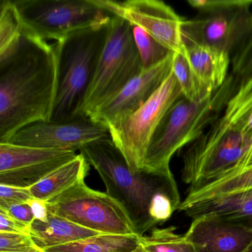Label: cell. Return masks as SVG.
Returning a JSON list of instances; mask_svg holds the SVG:
<instances>
[{"instance_id":"5bb4252c","label":"cell","mask_w":252,"mask_h":252,"mask_svg":"<svg viewBox=\"0 0 252 252\" xmlns=\"http://www.w3.org/2000/svg\"><path fill=\"white\" fill-rule=\"evenodd\" d=\"M194 252H252V226L212 217L192 219L185 233Z\"/></svg>"},{"instance_id":"83f0119b","label":"cell","mask_w":252,"mask_h":252,"mask_svg":"<svg viewBox=\"0 0 252 252\" xmlns=\"http://www.w3.org/2000/svg\"><path fill=\"white\" fill-rule=\"evenodd\" d=\"M231 73L238 84L237 91H252V36L231 57Z\"/></svg>"},{"instance_id":"ffe728a7","label":"cell","mask_w":252,"mask_h":252,"mask_svg":"<svg viewBox=\"0 0 252 252\" xmlns=\"http://www.w3.org/2000/svg\"><path fill=\"white\" fill-rule=\"evenodd\" d=\"M77 154L70 150H51L0 143V172L27 167Z\"/></svg>"},{"instance_id":"e0dca14e","label":"cell","mask_w":252,"mask_h":252,"mask_svg":"<svg viewBox=\"0 0 252 252\" xmlns=\"http://www.w3.org/2000/svg\"><path fill=\"white\" fill-rule=\"evenodd\" d=\"M252 189V160L224 176L206 183L197 188L187 190L178 211L200 202L225 197Z\"/></svg>"},{"instance_id":"4fadbf2b","label":"cell","mask_w":252,"mask_h":252,"mask_svg":"<svg viewBox=\"0 0 252 252\" xmlns=\"http://www.w3.org/2000/svg\"><path fill=\"white\" fill-rule=\"evenodd\" d=\"M174 54L160 64L143 70L118 94L98 106L90 118L108 126L132 114L161 86L172 70Z\"/></svg>"},{"instance_id":"1f68e13d","label":"cell","mask_w":252,"mask_h":252,"mask_svg":"<svg viewBox=\"0 0 252 252\" xmlns=\"http://www.w3.org/2000/svg\"><path fill=\"white\" fill-rule=\"evenodd\" d=\"M0 210L3 211L12 218L29 225H32L35 220L33 212L28 203H17L0 206Z\"/></svg>"},{"instance_id":"ba28073f","label":"cell","mask_w":252,"mask_h":252,"mask_svg":"<svg viewBox=\"0 0 252 252\" xmlns=\"http://www.w3.org/2000/svg\"><path fill=\"white\" fill-rule=\"evenodd\" d=\"M142 70L132 26L114 16L96 73L84 103L82 116L90 117L98 106L114 96Z\"/></svg>"},{"instance_id":"30bf717a","label":"cell","mask_w":252,"mask_h":252,"mask_svg":"<svg viewBox=\"0 0 252 252\" xmlns=\"http://www.w3.org/2000/svg\"><path fill=\"white\" fill-rule=\"evenodd\" d=\"M51 213L101 234L138 235L123 206L85 180L46 202Z\"/></svg>"},{"instance_id":"7c38bea8","label":"cell","mask_w":252,"mask_h":252,"mask_svg":"<svg viewBox=\"0 0 252 252\" xmlns=\"http://www.w3.org/2000/svg\"><path fill=\"white\" fill-rule=\"evenodd\" d=\"M109 137L110 131L106 125L88 116H80L64 122H34L17 131L7 142L76 152L89 143Z\"/></svg>"},{"instance_id":"f1b7e54d","label":"cell","mask_w":252,"mask_h":252,"mask_svg":"<svg viewBox=\"0 0 252 252\" xmlns=\"http://www.w3.org/2000/svg\"><path fill=\"white\" fill-rule=\"evenodd\" d=\"M42 251L28 234L0 233V252H34Z\"/></svg>"},{"instance_id":"cb8c5ba5","label":"cell","mask_w":252,"mask_h":252,"mask_svg":"<svg viewBox=\"0 0 252 252\" xmlns=\"http://www.w3.org/2000/svg\"><path fill=\"white\" fill-rule=\"evenodd\" d=\"M23 34V28L13 1L0 3V56L15 48Z\"/></svg>"},{"instance_id":"836d02e7","label":"cell","mask_w":252,"mask_h":252,"mask_svg":"<svg viewBox=\"0 0 252 252\" xmlns=\"http://www.w3.org/2000/svg\"><path fill=\"white\" fill-rule=\"evenodd\" d=\"M145 252V251L143 249V248L141 247V245H140L138 249H135V250H134L133 252Z\"/></svg>"},{"instance_id":"3957f363","label":"cell","mask_w":252,"mask_h":252,"mask_svg":"<svg viewBox=\"0 0 252 252\" xmlns=\"http://www.w3.org/2000/svg\"><path fill=\"white\" fill-rule=\"evenodd\" d=\"M111 20L76 31L54 44L57 91L51 122H64L82 116L85 98L108 38Z\"/></svg>"},{"instance_id":"44dd1931","label":"cell","mask_w":252,"mask_h":252,"mask_svg":"<svg viewBox=\"0 0 252 252\" xmlns=\"http://www.w3.org/2000/svg\"><path fill=\"white\" fill-rule=\"evenodd\" d=\"M138 235L99 234L42 250L43 252H132L140 246Z\"/></svg>"},{"instance_id":"d4e9b609","label":"cell","mask_w":252,"mask_h":252,"mask_svg":"<svg viewBox=\"0 0 252 252\" xmlns=\"http://www.w3.org/2000/svg\"><path fill=\"white\" fill-rule=\"evenodd\" d=\"M222 119L252 135V91H236L221 115Z\"/></svg>"},{"instance_id":"52a82bcc","label":"cell","mask_w":252,"mask_h":252,"mask_svg":"<svg viewBox=\"0 0 252 252\" xmlns=\"http://www.w3.org/2000/svg\"><path fill=\"white\" fill-rule=\"evenodd\" d=\"M28 34L59 41L76 31L111 20L114 16L95 0L13 1Z\"/></svg>"},{"instance_id":"f546056e","label":"cell","mask_w":252,"mask_h":252,"mask_svg":"<svg viewBox=\"0 0 252 252\" xmlns=\"http://www.w3.org/2000/svg\"><path fill=\"white\" fill-rule=\"evenodd\" d=\"M30 189L19 188L0 184V206L27 203L33 198Z\"/></svg>"},{"instance_id":"e575fe53","label":"cell","mask_w":252,"mask_h":252,"mask_svg":"<svg viewBox=\"0 0 252 252\" xmlns=\"http://www.w3.org/2000/svg\"><path fill=\"white\" fill-rule=\"evenodd\" d=\"M43 252L42 251H39V252Z\"/></svg>"},{"instance_id":"9c48e42d","label":"cell","mask_w":252,"mask_h":252,"mask_svg":"<svg viewBox=\"0 0 252 252\" xmlns=\"http://www.w3.org/2000/svg\"><path fill=\"white\" fill-rule=\"evenodd\" d=\"M184 96L173 72L139 109L109 125L110 138L133 172L143 169L155 132L170 107Z\"/></svg>"},{"instance_id":"2e32d148","label":"cell","mask_w":252,"mask_h":252,"mask_svg":"<svg viewBox=\"0 0 252 252\" xmlns=\"http://www.w3.org/2000/svg\"><path fill=\"white\" fill-rule=\"evenodd\" d=\"M181 212L192 219L212 217L252 226V189L200 202Z\"/></svg>"},{"instance_id":"277c9868","label":"cell","mask_w":252,"mask_h":252,"mask_svg":"<svg viewBox=\"0 0 252 252\" xmlns=\"http://www.w3.org/2000/svg\"><path fill=\"white\" fill-rule=\"evenodd\" d=\"M238 88L230 74L220 88L200 101L181 97L168 110L147 150L143 169L164 176H174L172 156L197 140L222 115Z\"/></svg>"},{"instance_id":"d6a6232c","label":"cell","mask_w":252,"mask_h":252,"mask_svg":"<svg viewBox=\"0 0 252 252\" xmlns=\"http://www.w3.org/2000/svg\"><path fill=\"white\" fill-rule=\"evenodd\" d=\"M27 203L30 206L36 220L42 221L43 222H46L48 220L49 210L46 202L33 197Z\"/></svg>"},{"instance_id":"7402d4cb","label":"cell","mask_w":252,"mask_h":252,"mask_svg":"<svg viewBox=\"0 0 252 252\" xmlns=\"http://www.w3.org/2000/svg\"><path fill=\"white\" fill-rule=\"evenodd\" d=\"M77 155L66 156L27 167L0 172V184L19 188L31 189L43 181L59 168L76 158Z\"/></svg>"},{"instance_id":"4dcf8cb0","label":"cell","mask_w":252,"mask_h":252,"mask_svg":"<svg viewBox=\"0 0 252 252\" xmlns=\"http://www.w3.org/2000/svg\"><path fill=\"white\" fill-rule=\"evenodd\" d=\"M32 225L21 222L0 210V233L28 234L31 235Z\"/></svg>"},{"instance_id":"603a6c76","label":"cell","mask_w":252,"mask_h":252,"mask_svg":"<svg viewBox=\"0 0 252 252\" xmlns=\"http://www.w3.org/2000/svg\"><path fill=\"white\" fill-rule=\"evenodd\" d=\"M173 225L154 228L149 235L140 237V245L145 252H194L185 235L176 232Z\"/></svg>"},{"instance_id":"8992f818","label":"cell","mask_w":252,"mask_h":252,"mask_svg":"<svg viewBox=\"0 0 252 252\" xmlns=\"http://www.w3.org/2000/svg\"><path fill=\"white\" fill-rule=\"evenodd\" d=\"M197 10L184 20V44L207 45L232 57L252 36V0H188Z\"/></svg>"},{"instance_id":"6da1fadb","label":"cell","mask_w":252,"mask_h":252,"mask_svg":"<svg viewBox=\"0 0 252 252\" xmlns=\"http://www.w3.org/2000/svg\"><path fill=\"white\" fill-rule=\"evenodd\" d=\"M57 91L54 45L23 31L17 46L0 56V143L27 125L51 120Z\"/></svg>"},{"instance_id":"d6986e66","label":"cell","mask_w":252,"mask_h":252,"mask_svg":"<svg viewBox=\"0 0 252 252\" xmlns=\"http://www.w3.org/2000/svg\"><path fill=\"white\" fill-rule=\"evenodd\" d=\"M90 166L85 156L79 153L43 181L32 187L31 192L34 198L48 202L79 181H84L89 173Z\"/></svg>"},{"instance_id":"5b68a950","label":"cell","mask_w":252,"mask_h":252,"mask_svg":"<svg viewBox=\"0 0 252 252\" xmlns=\"http://www.w3.org/2000/svg\"><path fill=\"white\" fill-rule=\"evenodd\" d=\"M182 160V181L188 190L197 188L252 161V135L220 116L187 146Z\"/></svg>"},{"instance_id":"ac0fdd59","label":"cell","mask_w":252,"mask_h":252,"mask_svg":"<svg viewBox=\"0 0 252 252\" xmlns=\"http://www.w3.org/2000/svg\"><path fill=\"white\" fill-rule=\"evenodd\" d=\"M99 234L51 212L46 222L35 220L31 226L33 241L42 251Z\"/></svg>"},{"instance_id":"7a4b0ae2","label":"cell","mask_w":252,"mask_h":252,"mask_svg":"<svg viewBox=\"0 0 252 252\" xmlns=\"http://www.w3.org/2000/svg\"><path fill=\"white\" fill-rule=\"evenodd\" d=\"M79 151L99 174L106 193L123 206L137 234L142 237L156 228L149 215L150 201L156 193L178 187L175 177L144 169L132 172L110 137L89 143Z\"/></svg>"},{"instance_id":"4316f807","label":"cell","mask_w":252,"mask_h":252,"mask_svg":"<svg viewBox=\"0 0 252 252\" xmlns=\"http://www.w3.org/2000/svg\"><path fill=\"white\" fill-rule=\"evenodd\" d=\"M172 72L181 87L183 95L189 101H200L212 94L204 92L184 54H174Z\"/></svg>"},{"instance_id":"9a60e30c","label":"cell","mask_w":252,"mask_h":252,"mask_svg":"<svg viewBox=\"0 0 252 252\" xmlns=\"http://www.w3.org/2000/svg\"><path fill=\"white\" fill-rule=\"evenodd\" d=\"M185 57L206 94L218 91L228 77L231 57L207 45L184 44Z\"/></svg>"},{"instance_id":"8fae6325","label":"cell","mask_w":252,"mask_h":252,"mask_svg":"<svg viewBox=\"0 0 252 252\" xmlns=\"http://www.w3.org/2000/svg\"><path fill=\"white\" fill-rule=\"evenodd\" d=\"M116 17L141 28L169 51L185 55L182 28L184 19L165 2L158 0H127L116 2L95 0Z\"/></svg>"},{"instance_id":"484cf974","label":"cell","mask_w":252,"mask_h":252,"mask_svg":"<svg viewBox=\"0 0 252 252\" xmlns=\"http://www.w3.org/2000/svg\"><path fill=\"white\" fill-rule=\"evenodd\" d=\"M132 32L141 57L143 70H147L160 64L174 54L141 28L132 26Z\"/></svg>"}]
</instances>
